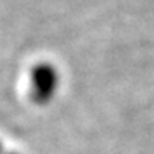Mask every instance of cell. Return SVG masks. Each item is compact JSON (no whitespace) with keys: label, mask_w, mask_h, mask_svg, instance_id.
<instances>
[{"label":"cell","mask_w":154,"mask_h":154,"mask_svg":"<svg viewBox=\"0 0 154 154\" xmlns=\"http://www.w3.org/2000/svg\"><path fill=\"white\" fill-rule=\"evenodd\" d=\"M5 154H21V152H18V151H5Z\"/></svg>","instance_id":"cell-3"},{"label":"cell","mask_w":154,"mask_h":154,"mask_svg":"<svg viewBox=\"0 0 154 154\" xmlns=\"http://www.w3.org/2000/svg\"><path fill=\"white\" fill-rule=\"evenodd\" d=\"M61 89V72L56 64L41 61L30 71V95L38 105H46L54 100Z\"/></svg>","instance_id":"cell-1"},{"label":"cell","mask_w":154,"mask_h":154,"mask_svg":"<svg viewBox=\"0 0 154 154\" xmlns=\"http://www.w3.org/2000/svg\"><path fill=\"white\" fill-rule=\"evenodd\" d=\"M0 154H5V148H3V141L0 139Z\"/></svg>","instance_id":"cell-2"}]
</instances>
